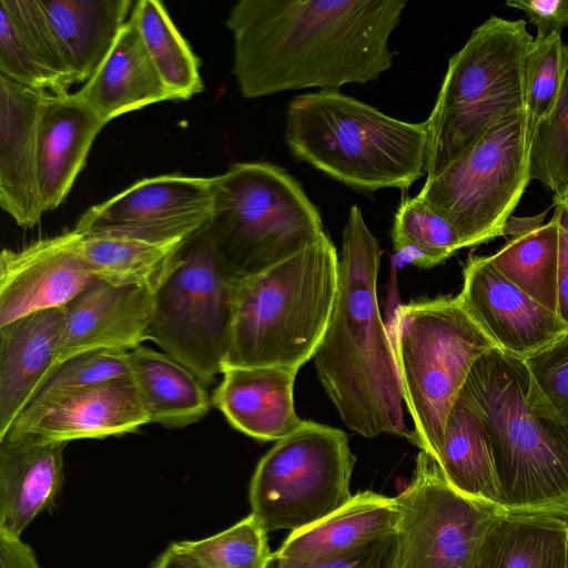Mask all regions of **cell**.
<instances>
[{"label":"cell","mask_w":568,"mask_h":568,"mask_svg":"<svg viewBox=\"0 0 568 568\" xmlns=\"http://www.w3.org/2000/svg\"><path fill=\"white\" fill-rule=\"evenodd\" d=\"M339 260L327 234L272 267L239 281L226 367L298 369L313 359L336 301Z\"/></svg>","instance_id":"cell-5"},{"label":"cell","mask_w":568,"mask_h":568,"mask_svg":"<svg viewBox=\"0 0 568 568\" xmlns=\"http://www.w3.org/2000/svg\"><path fill=\"white\" fill-rule=\"evenodd\" d=\"M529 175L554 195L568 189V72L555 106L534 128Z\"/></svg>","instance_id":"cell-36"},{"label":"cell","mask_w":568,"mask_h":568,"mask_svg":"<svg viewBox=\"0 0 568 568\" xmlns=\"http://www.w3.org/2000/svg\"><path fill=\"white\" fill-rule=\"evenodd\" d=\"M392 241L397 253L420 268H432L464 248L456 230L417 196L399 204Z\"/></svg>","instance_id":"cell-34"},{"label":"cell","mask_w":568,"mask_h":568,"mask_svg":"<svg viewBox=\"0 0 568 568\" xmlns=\"http://www.w3.org/2000/svg\"><path fill=\"white\" fill-rule=\"evenodd\" d=\"M566 568H568V548H567V561H566Z\"/></svg>","instance_id":"cell-46"},{"label":"cell","mask_w":568,"mask_h":568,"mask_svg":"<svg viewBox=\"0 0 568 568\" xmlns=\"http://www.w3.org/2000/svg\"><path fill=\"white\" fill-rule=\"evenodd\" d=\"M392 341L404 403L414 422L410 442L435 458L473 366L496 346L457 296L402 305Z\"/></svg>","instance_id":"cell-8"},{"label":"cell","mask_w":568,"mask_h":568,"mask_svg":"<svg viewBox=\"0 0 568 568\" xmlns=\"http://www.w3.org/2000/svg\"><path fill=\"white\" fill-rule=\"evenodd\" d=\"M406 0H240L225 26L242 97L376 81L393 65L389 38Z\"/></svg>","instance_id":"cell-1"},{"label":"cell","mask_w":568,"mask_h":568,"mask_svg":"<svg viewBox=\"0 0 568 568\" xmlns=\"http://www.w3.org/2000/svg\"><path fill=\"white\" fill-rule=\"evenodd\" d=\"M266 535L250 514L213 536L175 545L199 568H265L272 555Z\"/></svg>","instance_id":"cell-35"},{"label":"cell","mask_w":568,"mask_h":568,"mask_svg":"<svg viewBox=\"0 0 568 568\" xmlns=\"http://www.w3.org/2000/svg\"><path fill=\"white\" fill-rule=\"evenodd\" d=\"M128 377V351L98 349L73 356L54 367L3 437L26 432L59 402L84 387Z\"/></svg>","instance_id":"cell-33"},{"label":"cell","mask_w":568,"mask_h":568,"mask_svg":"<svg viewBox=\"0 0 568 568\" xmlns=\"http://www.w3.org/2000/svg\"><path fill=\"white\" fill-rule=\"evenodd\" d=\"M129 362L151 423L183 428L206 416L213 403L205 385L182 363L142 345L129 351Z\"/></svg>","instance_id":"cell-27"},{"label":"cell","mask_w":568,"mask_h":568,"mask_svg":"<svg viewBox=\"0 0 568 568\" xmlns=\"http://www.w3.org/2000/svg\"><path fill=\"white\" fill-rule=\"evenodd\" d=\"M55 366L79 354L131 351L149 339L154 293L95 280L67 306Z\"/></svg>","instance_id":"cell-16"},{"label":"cell","mask_w":568,"mask_h":568,"mask_svg":"<svg viewBox=\"0 0 568 568\" xmlns=\"http://www.w3.org/2000/svg\"><path fill=\"white\" fill-rule=\"evenodd\" d=\"M524 362L551 407L568 423V331Z\"/></svg>","instance_id":"cell-39"},{"label":"cell","mask_w":568,"mask_h":568,"mask_svg":"<svg viewBox=\"0 0 568 568\" xmlns=\"http://www.w3.org/2000/svg\"><path fill=\"white\" fill-rule=\"evenodd\" d=\"M47 91L0 74V205L31 229L45 213L38 183V125Z\"/></svg>","instance_id":"cell-17"},{"label":"cell","mask_w":568,"mask_h":568,"mask_svg":"<svg viewBox=\"0 0 568 568\" xmlns=\"http://www.w3.org/2000/svg\"><path fill=\"white\" fill-rule=\"evenodd\" d=\"M433 459L454 489L498 506L499 487L484 422L460 395L448 414L440 448Z\"/></svg>","instance_id":"cell-29"},{"label":"cell","mask_w":568,"mask_h":568,"mask_svg":"<svg viewBox=\"0 0 568 568\" xmlns=\"http://www.w3.org/2000/svg\"><path fill=\"white\" fill-rule=\"evenodd\" d=\"M524 19L490 16L448 61L426 120V180L444 172L500 119L525 108V60L534 37Z\"/></svg>","instance_id":"cell-6"},{"label":"cell","mask_w":568,"mask_h":568,"mask_svg":"<svg viewBox=\"0 0 568 568\" xmlns=\"http://www.w3.org/2000/svg\"><path fill=\"white\" fill-rule=\"evenodd\" d=\"M212 214L213 176L163 174L140 180L91 206L74 229L82 234L170 241L201 231Z\"/></svg>","instance_id":"cell-13"},{"label":"cell","mask_w":568,"mask_h":568,"mask_svg":"<svg viewBox=\"0 0 568 568\" xmlns=\"http://www.w3.org/2000/svg\"><path fill=\"white\" fill-rule=\"evenodd\" d=\"M547 210L532 216H513L510 215L504 224L501 236L508 239L535 230L545 223Z\"/></svg>","instance_id":"cell-43"},{"label":"cell","mask_w":568,"mask_h":568,"mask_svg":"<svg viewBox=\"0 0 568 568\" xmlns=\"http://www.w3.org/2000/svg\"><path fill=\"white\" fill-rule=\"evenodd\" d=\"M463 275L460 305L506 354L525 359L568 331L556 313L498 273L488 256L470 255Z\"/></svg>","instance_id":"cell-15"},{"label":"cell","mask_w":568,"mask_h":568,"mask_svg":"<svg viewBox=\"0 0 568 568\" xmlns=\"http://www.w3.org/2000/svg\"><path fill=\"white\" fill-rule=\"evenodd\" d=\"M568 72V44L561 34L534 38L525 60V110L532 129L555 106Z\"/></svg>","instance_id":"cell-37"},{"label":"cell","mask_w":568,"mask_h":568,"mask_svg":"<svg viewBox=\"0 0 568 568\" xmlns=\"http://www.w3.org/2000/svg\"><path fill=\"white\" fill-rule=\"evenodd\" d=\"M292 154L361 191L407 190L426 175V121L407 122L339 91L296 97L287 106Z\"/></svg>","instance_id":"cell-4"},{"label":"cell","mask_w":568,"mask_h":568,"mask_svg":"<svg viewBox=\"0 0 568 568\" xmlns=\"http://www.w3.org/2000/svg\"><path fill=\"white\" fill-rule=\"evenodd\" d=\"M459 395L484 422L499 508L568 523V423L546 399L524 359L491 348L475 363Z\"/></svg>","instance_id":"cell-3"},{"label":"cell","mask_w":568,"mask_h":568,"mask_svg":"<svg viewBox=\"0 0 568 568\" xmlns=\"http://www.w3.org/2000/svg\"><path fill=\"white\" fill-rule=\"evenodd\" d=\"M0 74L52 94L74 84L41 1H0Z\"/></svg>","instance_id":"cell-21"},{"label":"cell","mask_w":568,"mask_h":568,"mask_svg":"<svg viewBox=\"0 0 568 568\" xmlns=\"http://www.w3.org/2000/svg\"><path fill=\"white\" fill-rule=\"evenodd\" d=\"M75 229L0 254V326L31 313L67 306L95 278Z\"/></svg>","instance_id":"cell-14"},{"label":"cell","mask_w":568,"mask_h":568,"mask_svg":"<svg viewBox=\"0 0 568 568\" xmlns=\"http://www.w3.org/2000/svg\"><path fill=\"white\" fill-rule=\"evenodd\" d=\"M65 314L48 308L0 326V438L54 369Z\"/></svg>","instance_id":"cell-19"},{"label":"cell","mask_w":568,"mask_h":568,"mask_svg":"<svg viewBox=\"0 0 568 568\" xmlns=\"http://www.w3.org/2000/svg\"><path fill=\"white\" fill-rule=\"evenodd\" d=\"M75 83L103 63L134 3L131 0L41 1Z\"/></svg>","instance_id":"cell-26"},{"label":"cell","mask_w":568,"mask_h":568,"mask_svg":"<svg viewBox=\"0 0 568 568\" xmlns=\"http://www.w3.org/2000/svg\"><path fill=\"white\" fill-rule=\"evenodd\" d=\"M297 373L275 366L226 367L212 403L241 433L261 442H277L304 422L293 399Z\"/></svg>","instance_id":"cell-20"},{"label":"cell","mask_w":568,"mask_h":568,"mask_svg":"<svg viewBox=\"0 0 568 568\" xmlns=\"http://www.w3.org/2000/svg\"><path fill=\"white\" fill-rule=\"evenodd\" d=\"M67 443L34 435L0 439V527L21 536L51 507L63 483Z\"/></svg>","instance_id":"cell-22"},{"label":"cell","mask_w":568,"mask_h":568,"mask_svg":"<svg viewBox=\"0 0 568 568\" xmlns=\"http://www.w3.org/2000/svg\"><path fill=\"white\" fill-rule=\"evenodd\" d=\"M396 498L397 568H474L486 535L504 514L454 489L423 450L412 481Z\"/></svg>","instance_id":"cell-12"},{"label":"cell","mask_w":568,"mask_h":568,"mask_svg":"<svg viewBox=\"0 0 568 568\" xmlns=\"http://www.w3.org/2000/svg\"><path fill=\"white\" fill-rule=\"evenodd\" d=\"M559 226V247L557 265V315L568 326V213L559 203L552 201Z\"/></svg>","instance_id":"cell-41"},{"label":"cell","mask_w":568,"mask_h":568,"mask_svg":"<svg viewBox=\"0 0 568 568\" xmlns=\"http://www.w3.org/2000/svg\"><path fill=\"white\" fill-rule=\"evenodd\" d=\"M104 125L75 93H45L37 148L38 183L45 213L64 202Z\"/></svg>","instance_id":"cell-18"},{"label":"cell","mask_w":568,"mask_h":568,"mask_svg":"<svg viewBox=\"0 0 568 568\" xmlns=\"http://www.w3.org/2000/svg\"><path fill=\"white\" fill-rule=\"evenodd\" d=\"M506 6L525 13L537 40L561 34L568 27V0H508Z\"/></svg>","instance_id":"cell-40"},{"label":"cell","mask_w":568,"mask_h":568,"mask_svg":"<svg viewBox=\"0 0 568 568\" xmlns=\"http://www.w3.org/2000/svg\"><path fill=\"white\" fill-rule=\"evenodd\" d=\"M398 519L396 497L369 490L357 493L325 519L291 532L274 554L295 560L331 557L395 532Z\"/></svg>","instance_id":"cell-25"},{"label":"cell","mask_w":568,"mask_h":568,"mask_svg":"<svg viewBox=\"0 0 568 568\" xmlns=\"http://www.w3.org/2000/svg\"><path fill=\"white\" fill-rule=\"evenodd\" d=\"M558 247L559 226L552 215L544 225L506 239L488 260L510 283L556 313Z\"/></svg>","instance_id":"cell-31"},{"label":"cell","mask_w":568,"mask_h":568,"mask_svg":"<svg viewBox=\"0 0 568 568\" xmlns=\"http://www.w3.org/2000/svg\"><path fill=\"white\" fill-rule=\"evenodd\" d=\"M236 284L205 226L183 242L154 291L149 339L205 386L223 372Z\"/></svg>","instance_id":"cell-9"},{"label":"cell","mask_w":568,"mask_h":568,"mask_svg":"<svg viewBox=\"0 0 568 568\" xmlns=\"http://www.w3.org/2000/svg\"><path fill=\"white\" fill-rule=\"evenodd\" d=\"M206 231L237 282L271 270L326 234L301 184L268 162H237L213 176Z\"/></svg>","instance_id":"cell-7"},{"label":"cell","mask_w":568,"mask_h":568,"mask_svg":"<svg viewBox=\"0 0 568 568\" xmlns=\"http://www.w3.org/2000/svg\"><path fill=\"white\" fill-rule=\"evenodd\" d=\"M75 94L105 124L128 112L174 100L131 17L120 30L101 67Z\"/></svg>","instance_id":"cell-24"},{"label":"cell","mask_w":568,"mask_h":568,"mask_svg":"<svg viewBox=\"0 0 568 568\" xmlns=\"http://www.w3.org/2000/svg\"><path fill=\"white\" fill-rule=\"evenodd\" d=\"M151 568H199V566L173 542L158 557Z\"/></svg>","instance_id":"cell-44"},{"label":"cell","mask_w":568,"mask_h":568,"mask_svg":"<svg viewBox=\"0 0 568 568\" xmlns=\"http://www.w3.org/2000/svg\"><path fill=\"white\" fill-rule=\"evenodd\" d=\"M532 131L525 108L500 119L416 195L456 230L464 247L501 236L530 182Z\"/></svg>","instance_id":"cell-10"},{"label":"cell","mask_w":568,"mask_h":568,"mask_svg":"<svg viewBox=\"0 0 568 568\" xmlns=\"http://www.w3.org/2000/svg\"><path fill=\"white\" fill-rule=\"evenodd\" d=\"M381 255L361 207L353 205L343 230L336 301L313 359L348 428L366 438L392 434L410 440L393 341L377 301Z\"/></svg>","instance_id":"cell-2"},{"label":"cell","mask_w":568,"mask_h":568,"mask_svg":"<svg viewBox=\"0 0 568 568\" xmlns=\"http://www.w3.org/2000/svg\"><path fill=\"white\" fill-rule=\"evenodd\" d=\"M355 462L343 430L304 420L258 462L250 484L251 515L265 532L317 524L352 499Z\"/></svg>","instance_id":"cell-11"},{"label":"cell","mask_w":568,"mask_h":568,"mask_svg":"<svg viewBox=\"0 0 568 568\" xmlns=\"http://www.w3.org/2000/svg\"><path fill=\"white\" fill-rule=\"evenodd\" d=\"M568 523L545 515L501 514L474 568H566Z\"/></svg>","instance_id":"cell-28"},{"label":"cell","mask_w":568,"mask_h":568,"mask_svg":"<svg viewBox=\"0 0 568 568\" xmlns=\"http://www.w3.org/2000/svg\"><path fill=\"white\" fill-rule=\"evenodd\" d=\"M0 568H41L32 548L0 527Z\"/></svg>","instance_id":"cell-42"},{"label":"cell","mask_w":568,"mask_h":568,"mask_svg":"<svg viewBox=\"0 0 568 568\" xmlns=\"http://www.w3.org/2000/svg\"><path fill=\"white\" fill-rule=\"evenodd\" d=\"M185 240L149 241L116 234H82L81 250L95 280L115 286H143L154 293Z\"/></svg>","instance_id":"cell-30"},{"label":"cell","mask_w":568,"mask_h":568,"mask_svg":"<svg viewBox=\"0 0 568 568\" xmlns=\"http://www.w3.org/2000/svg\"><path fill=\"white\" fill-rule=\"evenodd\" d=\"M552 201L559 202L568 213V189L561 194H555Z\"/></svg>","instance_id":"cell-45"},{"label":"cell","mask_w":568,"mask_h":568,"mask_svg":"<svg viewBox=\"0 0 568 568\" xmlns=\"http://www.w3.org/2000/svg\"><path fill=\"white\" fill-rule=\"evenodd\" d=\"M149 423L150 415L132 378H116L69 395L26 432L6 437L34 435L68 443L124 435Z\"/></svg>","instance_id":"cell-23"},{"label":"cell","mask_w":568,"mask_h":568,"mask_svg":"<svg viewBox=\"0 0 568 568\" xmlns=\"http://www.w3.org/2000/svg\"><path fill=\"white\" fill-rule=\"evenodd\" d=\"M397 532L357 546L341 554L316 559L295 560L272 552L265 568H397Z\"/></svg>","instance_id":"cell-38"},{"label":"cell","mask_w":568,"mask_h":568,"mask_svg":"<svg viewBox=\"0 0 568 568\" xmlns=\"http://www.w3.org/2000/svg\"><path fill=\"white\" fill-rule=\"evenodd\" d=\"M130 17L174 100H189L202 92L204 84L200 74V60L163 3L158 0H139L134 2Z\"/></svg>","instance_id":"cell-32"}]
</instances>
